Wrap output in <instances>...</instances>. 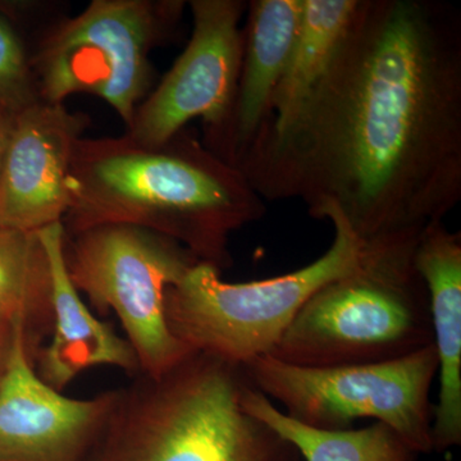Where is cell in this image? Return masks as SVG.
I'll use <instances>...</instances> for the list:
<instances>
[{
	"label": "cell",
	"instance_id": "6da1fadb",
	"mask_svg": "<svg viewBox=\"0 0 461 461\" xmlns=\"http://www.w3.org/2000/svg\"><path fill=\"white\" fill-rule=\"evenodd\" d=\"M236 168L263 200L299 199L362 245L418 239L461 200V12L359 0L330 68L290 123Z\"/></svg>",
	"mask_w": 461,
	"mask_h": 461
},
{
	"label": "cell",
	"instance_id": "7a4b0ae2",
	"mask_svg": "<svg viewBox=\"0 0 461 461\" xmlns=\"http://www.w3.org/2000/svg\"><path fill=\"white\" fill-rule=\"evenodd\" d=\"M67 187V235L102 224L140 227L220 271L232 266L230 235L267 211L244 173L186 129L157 145L127 135L81 138Z\"/></svg>",
	"mask_w": 461,
	"mask_h": 461
},
{
	"label": "cell",
	"instance_id": "3957f363",
	"mask_svg": "<svg viewBox=\"0 0 461 461\" xmlns=\"http://www.w3.org/2000/svg\"><path fill=\"white\" fill-rule=\"evenodd\" d=\"M244 366L193 351L163 375H133L86 461H302L241 403Z\"/></svg>",
	"mask_w": 461,
	"mask_h": 461
},
{
	"label": "cell",
	"instance_id": "277c9868",
	"mask_svg": "<svg viewBox=\"0 0 461 461\" xmlns=\"http://www.w3.org/2000/svg\"><path fill=\"white\" fill-rule=\"evenodd\" d=\"M420 238L363 245L357 266L303 305L271 357L329 368L388 362L433 345L429 290L414 263Z\"/></svg>",
	"mask_w": 461,
	"mask_h": 461
},
{
	"label": "cell",
	"instance_id": "5b68a950",
	"mask_svg": "<svg viewBox=\"0 0 461 461\" xmlns=\"http://www.w3.org/2000/svg\"><path fill=\"white\" fill-rule=\"evenodd\" d=\"M181 0H93L39 39L30 63L39 99L65 104L74 94L104 100L124 127L151 91L150 56L177 32Z\"/></svg>",
	"mask_w": 461,
	"mask_h": 461
},
{
	"label": "cell",
	"instance_id": "8992f818",
	"mask_svg": "<svg viewBox=\"0 0 461 461\" xmlns=\"http://www.w3.org/2000/svg\"><path fill=\"white\" fill-rule=\"evenodd\" d=\"M326 253L296 271L268 280L230 284L222 271L199 262L167 291L166 317L191 351L244 366L271 355L303 305L359 263L363 245L339 218Z\"/></svg>",
	"mask_w": 461,
	"mask_h": 461
},
{
	"label": "cell",
	"instance_id": "52a82bcc",
	"mask_svg": "<svg viewBox=\"0 0 461 461\" xmlns=\"http://www.w3.org/2000/svg\"><path fill=\"white\" fill-rule=\"evenodd\" d=\"M63 256L76 290L98 313L117 315L141 373L157 377L193 353L166 317L167 291L200 262L189 250L153 230L102 224L66 233Z\"/></svg>",
	"mask_w": 461,
	"mask_h": 461
},
{
	"label": "cell",
	"instance_id": "ba28073f",
	"mask_svg": "<svg viewBox=\"0 0 461 461\" xmlns=\"http://www.w3.org/2000/svg\"><path fill=\"white\" fill-rule=\"evenodd\" d=\"M244 371L253 387L305 426L344 430L372 418L395 430L415 453L433 451L435 345L388 362L329 368L293 366L264 355L245 364Z\"/></svg>",
	"mask_w": 461,
	"mask_h": 461
},
{
	"label": "cell",
	"instance_id": "9c48e42d",
	"mask_svg": "<svg viewBox=\"0 0 461 461\" xmlns=\"http://www.w3.org/2000/svg\"><path fill=\"white\" fill-rule=\"evenodd\" d=\"M189 44L136 108L124 135L162 144L200 118L205 147L223 135L232 113L242 59L244 0H191Z\"/></svg>",
	"mask_w": 461,
	"mask_h": 461
},
{
	"label": "cell",
	"instance_id": "30bf717a",
	"mask_svg": "<svg viewBox=\"0 0 461 461\" xmlns=\"http://www.w3.org/2000/svg\"><path fill=\"white\" fill-rule=\"evenodd\" d=\"M113 400L114 390L77 400L45 384L20 327L0 379V461H86Z\"/></svg>",
	"mask_w": 461,
	"mask_h": 461
},
{
	"label": "cell",
	"instance_id": "8fae6325",
	"mask_svg": "<svg viewBox=\"0 0 461 461\" xmlns=\"http://www.w3.org/2000/svg\"><path fill=\"white\" fill-rule=\"evenodd\" d=\"M87 123V115L42 100L14 115L0 172V229L32 233L62 223L72 158Z\"/></svg>",
	"mask_w": 461,
	"mask_h": 461
},
{
	"label": "cell",
	"instance_id": "7c38bea8",
	"mask_svg": "<svg viewBox=\"0 0 461 461\" xmlns=\"http://www.w3.org/2000/svg\"><path fill=\"white\" fill-rule=\"evenodd\" d=\"M38 235L50 258L53 304L50 341L42 345L33 363L39 377L63 393L81 372L93 366H117L132 377L141 373L129 341L91 313L69 280L63 256V224H50L38 230Z\"/></svg>",
	"mask_w": 461,
	"mask_h": 461
},
{
	"label": "cell",
	"instance_id": "4fadbf2b",
	"mask_svg": "<svg viewBox=\"0 0 461 461\" xmlns=\"http://www.w3.org/2000/svg\"><path fill=\"white\" fill-rule=\"evenodd\" d=\"M303 0L248 2L242 27V59L229 124L211 150L230 165L236 162L263 129L293 50Z\"/></svg>",
	"mask_w": 461,
	"mask_h": 461
},
{
	"label": "cell",
	"instance_id": "5bb4252c",
	"mask_svg": "<svg viewBox=\"0 0 461 461\" xmlns=\"http://www.w3.org/2000/svg\"><path fill=\"white\" fill-rule=\"evenodd\" d=\"M415 267L429 295L433 345L438 357V402L433 405V451L461 444V233L445 222L421 232Z\"/></svg>",
	"mask_w": 461,
	"mask_h": 461
},
{
	"label": "cell",
	"instance_id": "9a60e30c",
	"mask_svg": "<svg viewBox=\"0 0 461 461\" xmlns=\"http://www.w3.org/2000/svg\"><path fill=\"white\" fill-rule=\"evenodd\" d=\"M359 0H303L302 18L271 114L260 133L282 131L320 84L350 27Z\"/></svg>",
	"mask_w": 461,
	"mask_h": 461
},
{
	"label": "cell",
	"instance_id": "2e32d148",
	"mask_svg": "<svg viewBox=\"0 0 461 461\" xmlns=\"http://www.w3.org/2000/svg\"><path fill=\"white\" fill-rule=\"evenodd\" d=\"M0 321L23 324L35 363L53 330L50 258L38 232L0 229Z\"/></svg>",
	"mask_w": 461,
	"mask_h": 461
},
{
	"label": "cell",
	"instance_id": "e0dca14e",
	"mask_svg": "<svg viewBox=\"0 0 461 461\" xmlns=\"http://www.w3.org/2000/svg\"><path fill=\"white\" fill-rule=\"evenodd\" d=\"M241 403L284 437L305 461H417L418 455L386 424L375 421L360 429L326 430L291 420L249 382Z\"/></svg>",
	"mask_w": 461,
	"mask_h": 461
},
{
	"label": "cell",
	"instance_id": "ac0fdd59",
	"mask_svg": "<svg viewBox=\"0 0 461 461\" xmlns=\"http://www.w3.org/2000/svg\"><path fill=\"white\" fill-rule=\"evenodd\" d=\"M38 100L29 51L11 18L0 12V104L16 114Z\"/></svg>",
	"mask_w": 461,
	"mask_h": 461
},
{
	"label": "cell",
	"instance_id": "d6986e66",
	"mask_svg": "<svg viewBox=\"0 0 461 461\" xmlns=\"http://www.w3.org/2000/svg\"><path fill=\"white\" fill-rule=\"evenodd\" d=\"M20 327H23V324L5 323V321H0V379H2L3 375H5V368H7L9 357H11L12 348H14V339H16L17 330L20 329ZM23 329H25V327H23ZM27 342H29V339H27Z\"/></svg>",
	"mask_w": 461,
	"mask_h": 461
},
{
	"label": "cell",
	"instance_id": "ffe728a7",
	"mask_svg": "<svg viewBox=\"0 0 461 461\" xmlns=\"http://www.w3.org/2000/svg\"><path fill=\"white\" fill-rule=\"evenodd\" d=\"M14 115L16 114L14 112L0 104V172L5 163L12 131H14Z\"/></svg>",
	"mask_w": 461,
	"mask_h": 461
}]
</instances>
